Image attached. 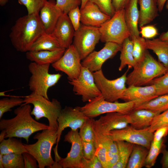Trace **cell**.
Listing matches in <instances>:
<instances>
[{"mask_svg":"<svg viewBox=\"0 0 168 168\" xmlns=\"http://www.w3.org/2000/svg\"><path fill=\"white\" fill-rule=\"evenodd\" d=\"M31 111L30 104H22L15 110V117L1 119L0 130L5 132V138H22L28 143L29 138L33 133L49 128V125L34 119L31 116Z\"/></svg>","mask_w":168,"mask_h":168,"instance_id":"obj_1","label":"cell"},{"mask_svg":"<svg viewBox=\"0 0 168 168\" xmlns=\"http://www.w3.org/2000/svg\"><path fill=\"white\" fill-rule=\"evenodd\" d=\"M39 14H27L19 18L11 28L9 37L17 51H29L33 43L45 32Z\"/></svg>","mask_w":168,"mask_h":168,"instance_id":"obj_2","label":"cell"},{"mask_svg":"<svg viewBox=\"0 0 168 168\" xmlns=\"http://www.w3.org/2000/svg\"><path fill=\"white\" fill-rule=\"evenodd\" d=\"M133 68L127 76L126 83L128 86H142L150 84L154 79L163 75L167 70L147 50L142 59L136 63Z\"/></svg>","mask_w":168,"mask_h":168,"instance_id":"obj_3","label":"cell"},{"mask_svg":"<svg viewBox=\"0 0 168 168\" xmlns=\"http://www.w3.org/2000/svg\"><path fill=\"white\" fill-rule=\"evenodd\" d=\"M57 128H49L37 133L33 137L37 141L32 144L24 143L28 152L36 159L39 167L53 168L54 161L51 156L52 147L57 143Z\"/></svg>","mask_w":168,"mask_h":168,"instance_id":"obj_4","label":"cell"},{"mask_svg":"<svg viewBox=\"0 0 168 168\" xmlns=\"http://www.w3.org/2000/svg\"><path fill=\"white\" fill-rule=\"evenodd\" d=\"M23 104H31L34 107L31 112L36 120L44 117L49 122V128L58 127V119L62 109L61 103L57 99L51 101L34 92L26 96Z\"/></svg>","mask_w":168,"mask_h":168,"instance_id":"obj_5","label":"cell"},{"mask_svg":"<svg viewBox=\"0 0 168 168\" xmlns=\"http://www.w3.org/2000/svg\"><path fill=\"white\" fill-rule=\"evenodd\" d=\"M50 64L40 65L31 62L28 68L31 75L28 82L29 89L37 94L49 99L47 92L50 87L54 86L62 75L49 72Z\"/></svg>","mask_w":168,"mask_h":168,"instance_id":"obj_6","label":"cell"},{"mask_svg":"<svg viewBox=\"0 0 168 168\" xmlns=\"http://www.w3.org/2000/svg\"><path fill=\"white\" fill-rule=\"evenodd\" d=\"M124 14V9L115 11L110 19L99 28L102 42H111L121 45L125 39L130 37Z\"/></svg>","mask_w":168,"mask_h":168,"instance_id":"obj_7","label":"cell"},{"mask_svg":"<svg viewBox=\"0 0 168 168\" xmlns=\"http://www.w3.org/2000/svg\"><path fill=\"white\" fill-rule=\"evenodd\" d=\"M77 107L86 117L94 118L100 114L111 112L128 114L134 109V105L132 101H108L101 95L91 100L85 105Z\"/></svg>","mask_w":168,"mask_h":168,"instance_id":"obj_8","label":"cell"},{"mask_svg":"<svg viewBox=\"0 0 168 168\" xmlns=\"http://www.w3.org/2000/svg\"><path fill=\"white\" fill-rule=\"evenodd\" d=\"M129 68L116 79L109 80L102 69L93 72L96 85L106 101L114 102L121 99L127 88V74Z\"/></svg>","mask_w":168,"mask_h":168,"instance_id":"obj_9","label":"cell"},{"mask_svg":"<svg viewBox=\"0 0 168 168\" xmlns=\"http://www.w3.org/2000/svg\"><path fill=\"white\" fill-rule=\"evenodd\" d=\"M64 142L71 144L70 152L64 158L58 154L55 155V161L53 168H82V161L83 156L82 139L78 130H71L66 134Z\"/></svg>","mask_w":168,"mask_h":168,"instance_id":"obj_10","label":"cell"},{"mask_svg":"<svg viewBox=\"0 0 168 168\" xmlns=\"http://www.w3.org/2000/svg\"><path fill=\"white\" fill-rule=\"evenodd\" d=\"M100 39L99 28L81 24L79 28L75 31L72 44L81 60L93 51Z\"/></svg>","mask_w":168,"mask_h":168,"instance_id":"obj_11","label":"cell"},{"mask_svg":"<svg viewBox=\"0 0 168 168\" xmlns=\"http://www.w3.org/2000/svg\"><path fill=\"white\" fill-rule=\"evenodd\" d=\"M105 134L108 135L114 141H124L142 146L149 150L153 139L154 133L149 131L148 127L138 129L128 125Z\"/></svg>","mask_w":168,"mask_h":168,"instance_id":"obj_12","label":"cell"},{"mask_svg":"<svg viewBox=\"0 0 168 168\" xmlns=\"http://www.w3.org/2000/svg\"><path fill=\"white\" fill-rule=\"evenodd\" d=\"M69 83L73 86L75 94L82 96L84 102H89L101 95L95 82L93 72L82 66V71L77 78L69 80Z\"/></svg>","mask_w":168,"mask_h":168,"instance_id":"obj_13","label":"cell"},{"mask_svg":"<svg viewBox=\"0 0 168 168\" xmlns=\"http://www.w3.org/2000/svg\"><path fill=\"white\" fill-rule=\"evenodd\" d=\"M80 55L72 44L66 50L61 57L52 64L56 70L64 72L69 80L77 78L82 71V65Z\"/></svg>","mask_w":168,"mask_h":168,"instance_id":"obj_14","label":"cell"},{"mask_svg":"<svg viewBox=\"0 0 168 168\" xmlns=\"http://www.w3.org/2000/svg\"><path fill=\"white\" fill-rule=\"evenodd\" d=\"M89 118L78 108L66 106L61 110L58 119V127L56 145L54 148L58 149V144L63 131L69 127L71 130L80 129Z\"/></svg>","mask_w":168,"mask_h":168,"instance_id":"obj_15","label":"cell"},{"mask_svg":"<svg viewBox=\"0 0 168 168\" xmlns=\"http://www.w3.org/2000/svg\"><path fill=\"white\" fill-rule=\"evenodd\" d=\"M121 45L108 42L100 50L93 51L81 62L82 66L88 68L92 72L101 69L103 64L108 59L112 58L120 51Z\"/></svg>","mask_w":168,"mask_h":168,"instance_id":"obj_16","label":"cell"},{"mask_svg":"<svg viewBox=\"0 0 168 168\" xmlns=\"http://www.w3.org/2000/svg\"><path fill=\"white\" fill-rule=\"evenodd\" d=\"M158 96L153 84L144 86H131L127 88L121 99L125 102H133L134 109Z\"/></svg>","mask_w":168,"mask_h":168,"instance_id":"obj_17","label":"cell"},{"mask_svg":"<svg viewBox=\"0 0 168 168\" xmlns=\"http://www.w3.org/2000/svg\"><path fill=\"white\" fill-rule=\"evenodd\" d=\"M129 124L128 114L116 112L107 113L98 120L93 119L94 127L104 134L112 130L124 128Z\"/></svg>","mask_w":168,"mask_h":168,"instance_id":"obj_18","label":"cell"},{"mask_svg":"<svg viewBox=\"0 0 168 168\" xmlns=\"http://www.w3.org/2000/svg\"><path fill=\"white\" fill-rule=\"evenodd\" d=\"M75 30L67 14L63 13L52 32L61 47L66 49L72 44Z\"/></svg>","mask_w":168,"mask_h":168,"instance_id":"obj_19","label":"cell"},{"mask_svg":"<svg viewBox=\"0 0 168 168\" xmlns=\"http://www.w3.org/2000/svg\"><path fill=\"white\" fill-rule=\"evenodd\" d=\"M80 10L81 22L86 26L99 28L111 17L102 12L97 5L90 1Z\"/></svg>","mask_w":168,"mask_h":168,"instance_id":"obj_20","label":"cell"},{"mask_svg":"<svg viewBox=\"0 0 168 168\" xmlns=\"http://www.w3.org/2000/svg\"><path fill=\"white\" fill-rule=\"evenodd\" d=\"M40 19L45 33H52L63 13L56 5L55 0H47L39 12Z\"/></svg>","mask_w":168,"mask_h":168,"instance_id":"obj_21","label":"cell"},{"mask_svg":"<svg viewBox=\"0 0 168 168\" xmlns=\"http://www.w3.org/2000/svg\"><path fill=\"white\" fill-rule=\"evenodd\" d=\"M66 49L61 48L53 50L28 51L26 57L31 62L40 65L52 64L59 60L64 54Z\"/></svg>","mask_w":168,"mask_h":168,"instance_id":"obj_22","label":"cell"},{"mask_svg":"<svg viewBox=\"0 0 168 168\" xmlns=\"http://www.w3.org/2000/svg\"><path fill=\"white\" fill-rule=\"evenodd\" d=\"M158 114L146 109L134 110L128 114L129 124L136 129H144L149 127L154 117Z\"/></svg>","mask_w":168,"mask_h":168,"instance_id":"obj_23","label":"cell"},{"mask_svg":"<svg viewBox=\"0 0 168 168\" xmlns=\"http://www.w3.org/2000/svg\"><path fill=\"white\" fill-rule=\"evenodd\" d=\"M139 4V27L152 21L158 15L157 0H138Z\"/></svg>","mask_w":168,"mask_h":168,"instance_id":"obj_24","label":"cell"},{"mask_svg":"<svg viewBox=\"0 0 168 168\" xmlns=\"http://www.w3.org/2000/svg\"><path fill=\"white\" fill-rule=\"evenodd\" d=\"M138 0H130L125 9V21L131 35L139 36L138 25L139 12L138 7Z\"/></svg>","mask_w":168,"mask_h":168,"instance_id":"obj_25","label":"cell"},{"mask_svg":"<svg viewBox=\"0 0 168 168\" xmlns=\"http://www.w3.org/2000/svg\"><path fill=\"white\" fill-rule=\"evenodd\" d=\"M147 49L151 50L157 55L159 61L168 69V42L159 38L145 39Z\"/></svg>","mask_w":168,"mask_h":168,"instance_id":"obj_26","label":"cell"},{"mask_svg":"<svg viewBox=\"0 0 168 168\" xmlns=\"http://www.w3.org/2000/svg\"><path fill=\"white\" fill-rule=\"evenodd\" d=\"M61 48L58 42L52 33L44 32L33 43L30 51L53 50Z\"/></svg>","mask_w":168,"mask_h":168,"instance_id":"obj_27","label":"cell"},{"mask_svg":"<svg viewBox=\"0 0 168 168\" xmlns=\"http://www.w3.org/2000/svg\"><path fill=\"white\" fill-rule=\"evenodd\" d=\"M120 51V63L119 71H121L126 65L128 66V68H133L136 63L133 54V43L129 37L124 40Z\"/></svg>","mask_w":168,"mask_h":168,"instance_id":"obj_28","label":"cell"},{"mask_svg":"<svg viewBox=\"0 0 168 168\" xmlns=\"http://www.w3.org/2000/svg\"><path fill=\"white\" fill-rule=\"evenodd\" d=\"M148 150L143 146L134 144L126 168H141L144 166Z\"/></svg>","mask_w":168,"mask_h":168,"instance_id":"obj_29","label":"cell"},{"mask_svg":"<svg viewBox=\"0 0 168 168\" xmlns=\"http://www.w3.org/2000/svg\"><path fill=\"white\" fill-rule=\"evenodd\" d=\"M28 152L24 144L21 140L14 137L4 139L0 144V153L5 154L15 153L22 154Z\"/></svg>","mask_w":168,"mask_h":168,"instance_id":"obj_30","label":"cell"},{"mask_svg":"<svg viewBox=\"0 0 168 168\" xmlns=\"http://www.w3.org/2000/svg\"><path fill=\"white\" fill-rule=\"evenodd\" d=\"M115 142L118 148L119 159L112 168H126L134 144L123 141Z\"/></svg>","mask_w":168,"mask_h":168,"instance_id":"obj_31","label":"cell"},{"mask_svg":"<svg viewBox=\"0 0 168 168\" xmlns=\"http://www.w3.org/2000/svg\"><path fill=\"white\" fill-rule=\"evenodd\" d=\"M146 109L160 114L168 110V95H164L142 104L134 110Z\"/></svg>","mask_w":168,"mask_h":168,"instance_id":"obj_32","label":"cell"},{"mask_svg":"<svg viewBox=\"0 0 168 168\" xmlns=\"http://www.w3.org/2000/svg\"><path fill=\"white\" fill-rule=\"evenodd\" d=\"M130 37L133 43V54L136 64L142 59L147 50L146 40L140 36L132 35Z\"/></svg>","mask_w":168,"mask_h":168,"instance_id":"obj_33","label":"cell"},{"mask_svg":"<svg viewBox=\"0 0 168 168\" xmlns=\"http://www.w3.org/2000/svg\"><path fill=\"white\" fill-rule=\"evenodd\" d=\"M164 138H163L157 142L152 141L145 160L144 166L147 168H151L154 166L158 156L164 146Z\"/></svg>","mask_w":168,"mask_h":168,"instance_id":"obj_34","label":"cell"},{"mask_svg":"<svg viewBox=\"0 0 168 168\" xmlns=\"http://www.w3.org/2000/svg\"><path fill=\"white\" fill-rule=\"evenodd\" d=\"M2 163L3 168H24L22 154L12 153L4 155Z\"/></svg>","mask_w":168,"mask_h":168,"instance_id":"obj_35","label":"cell"},{"mask_svg":"<svg viewBox=\"0 0 168 168\" xmlns=\"http://www.w3.org/2000/svg\"><path fill=\"white\" fill-rule=\"evenodd\" d=\"M24 103V99L18 96L4 98L0 100V119L4 114L11 111V109Z\"/></svg>","mask_w":168,"mask_h":168,"instance_id":"obj_36","label":"cell"},{"mask_svg":"<svg viewBox=\"0 0 168 168\" xmlns=\"http://www.w3.org/2000/svg\"><path fill=\"white\" fill-rule=\"evenodd\" d=\"M93 119V118H89L79 129V134L82 140L86 142H95Z\"/></svg>","mask_w":168,"mask_h":168,"instance_id":"obj_37","label":"cell"},{"mask_svg":"<svg viewBox=\"0 0 168 168\" xmlns=\"http://www.w3.org/2000/svg\"><path fill=\"white\" fill-rule=\"evenodd\" d=\"M150 84L155 86L158 96L168 95V69L163 75L154 79Z\"/></svg>","mask_w":168,"mask_h":168,"instance_id":"obj_38","label":"cell"},{"mask_svg":"<svg viewBox=\"0 0 168 168\" xmlns=\"http://www.w3.org/2000/svg\"><path fill=\"white\" fill-rule=\"evenodd\" d=\"M21 5L26 8L28 14L39 13L47 0H18Z\"/></svg>","mask_w":168,"mask_h":168,"instance_id":"obj_39","label":"cell"},{"mask_svg":"<svg viewBox=\"0 0 168 168\" xmlns=\"http://www.w3.org/2000/svg\"><path fill=\"white\" fill-rule=\"evenodd\" d=\"M168 126V110L155 116L148 127L149 131L154 133L158 129Z\"/></svg>","mask_w":168,"mask_h":168,"instance_id":"obj_40","label":"cell"},{"mask_svg":"<svg viewBox=\"0 0 168 168\" xmlns=\"http://www.w3.org/2000/svg\"><path fill=\"white\" fill-rule=\"evenodd\" d=\"M82 0H56V5L63 13L68 14L81 5Z\"/></svg>","mask_w":168,"mask_h":168,"instance_id":"obj_41","label":"cell"},{"mask_svg":"<svg viewBox=\"0 0 168 168\" xmlns=\"http://www.w3.org/2000/svg\"><path fill=\"white\" fill-rule=\"evenodd\" d=\"M95 144L96 152V155L101 162L103 168H106L107 150L104 144L95 133Z\"/></svg>","mask_w":168,"mask_h":168,"instance_id":"obj_42","label":"cell"},{"mask_svg":"<svg viewBox=\"0 0 168 168\" xmlns=\"http://www.w3.org/2000/svg\"><path fill=\"white\" fill-rule=\"evenodd\" d=\"M89 1L97 5L102 12L111 17L115 12L112 5V0H90Z\"/></svg>","mask_w":168,"mask_h":168,"instance_id":"obj_43","label":"cell"},{"mask_svg":"<svg viewBox=\"0 0 168 168\" xmlns=\"http://www.w3.org/2000/svg\"><path fill=\"white\" fill-rule=\"evenodd\" d=\"M82 141L83 156L87 159H92L96 155V154L95 142Z\"/></svg>","mask_w":168,"mask_h":168,"instance_id":"obj_44","label":"cell"},{"mask_svg":"<svg viewBox=\"0 0 168 168\" xmlns=\"http://www.w3.org/2000/svg\"><path fill=\"white\" fill-rule=\"evenodd\" d=\"M140 27V34L142 37L146 39L153 38L158 34L157 29L153 25L144 26Z\"/></svg>","mask_w":168,"mask_h":168,"instance_id":"obj_45","label":"cell"},{"mask_svg":"<svg viewBox=\"0 0 168 168\" xmlns=\"http://www.w3.org/2000/svg\"><path fill=\"white\" fill-rule=\"evenodd\" d=\"M68 15L75 31L77 30L81 25V10L79 7L71 11Z\"/></svg>","mask_w":168,"mask_h":168,"instance_id":"obj_46","label":"cell"},{"mask_svg":"<svg viewBox=\"0 0 168 168\" xmlns=\"http://www.w3.org/2000/svg\"><path fill=\"white\" fill-rule=\"evenodd\" d=\"M82 168H103V166L101 162L96 155L90 159L83 156L82 161Z\"/></svg>","mask_w":168,"mask_h":168,"instance_id":"obj_47","label":"cell"},{"mask_svg":"<svg viewBox=\"0 0 168 168\" xmlns=\"http://www.w3.org/2000/svg\"><path fill=\"white\" fill-rule=\"evenodd\" d=\"M24 162V168H37L39 167L36 158L28 152L22 154Z\"/></svg>","mask_w":168,"mask_h":168,"instance_id":"obj_48","label":"cell"},{"mask_svg":"<svg viewBox=\"0 0 168 168\" xmlns=\"http://www.w3.org/2000/svg\"><path fill=\"white\" fill-rule=\"evenodd\" d=\"M168 134V126L160 128L154 133L153 141L158 142L164 138Z\"/></svg>","mask_w":168,"mask_h":168,"instance_id":"obj_49","label":"cell"},{"mask_svg":"<svg viewBox=\"0 0 168 168\" xmlns=\"http://www.w3.org/2000/svg\"><path fill=\"white\" fill-rule=\"evenodd\" d=\"M130 0H112L113 7L115 11L125 9Z\"/></svg>","mask_w":168,"mask_h":168,"instance_id":"obj_50","label":"cell"},{"mask_svg":"<svg viewBox=\"0 0 168 168\" xmlns=\"http://www.w3.org/2000/svg\"><path fill=\"white\" fill-rule=\"evenodd\" d=\"M164 147L162 148L161 152L162 156L161 162L162 168H168V151Z\"/></svg>","mask_w":168,"mask_h":168,"instance_id":"obj_51","label":"cell"},{"mask_svg":"<svg viewBox=\"0 0 168 168\" xmlns=\"http://www.w3.org/2000/svg\"><path fill=\"white\" fill-rule=\"evenodd\" d=\"M167 1V0H157L158 8L159 12L162 11Z\"/></svg>","mask_w":168,"mask_h":168,"instance_id":"obj_52","label":"cell"},{"mask_svg":"<svg viewBox=\"0 0 168 168\" xmlns=\"http://www.w3.org/2000/svg\"><path fill=\"white\" fill-rule=\"evenodd\" d=\"M159 38L163 41L168 42V31L162 33Z\"/></svg>","mask_w":168,"mask_h":168,"instance_id":"obj_53","label":"cell"},{"mask_svg":"<svg viewBox=\"0 0 168 168\" xmlns=\"http://www.w3.org/2000/svg\"><path fill=\"white\" fill-rule=\"evenodd\" d=\"M5 132L2 130L0 134V142H1L2 140L5 139Z\"/></svg>","mask_w":168,"mask_h":168,"instance_id":"obj_54","label":"cell"},{"mask_svg":"<svg viewBox=\"0 0 168 168\" xmlns=\"http://www.w3.org/2000/svg\"><path fill=\"white\" fill-rule=\"evenodd\" d=\"M90 0H82V3L81 5L80 10L82 9L85 6L86 3Z\"/></svg>","mask_w":168,"mask_h":168,"instance_id":"obj_55","label":"cell"},{"mask_svg":"<svg viewBox=\"0 0 168 168\" xmlns=\"http://www.w3.org/2000/svg\"><path fill=\"white\" fill-rule=\"evenodd\" d=\"M8 2V0H0V5L1 6L5 5Z\"/></svg>","mask_w":168,"mask_h":168,"instance_id":"obj_56","label":"cell"},{"mask_svg":"<svg viewBox=\"0 0 168 168\" xmlns=\"http://www.w3.org/2000/svg\"><path fill=\"white\" fill-rule=\"evenodd\" d=\"M3 155L0 153V168H3L2 163V159Z\"/></svg>","mask_w":168,"mask_h":168,"instance_id":"obj_57","label":"cell"},{"mask_svg":"<svg viewBox=\"0 0 168 168\" xmlns=\"http://www.w3.org/2000/svg\"><path fill=\"white\" fill-rule=\"evenodd\" d=\"M166 9L168 10V0H167L166 4Z\"/></svg>","mask_w":168,"mask_h":168,"instance_id":"obj_58","label":"cell"}]
</instances>
